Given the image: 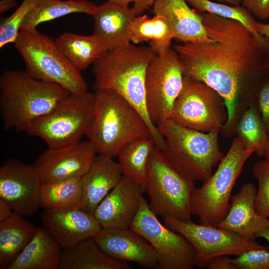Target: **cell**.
<instances>
[{"mask_svg": "<svg viewBox=\"0 0 269 269\" xmlns=\"http://www.w3.org/2000/svg\"><path fill=\"white\" fill-rule=\"evenodd\" d=\"M200 14L212 40L176 44L173 49L184 75L205 83L224 100L228 118L220 133L231 137L269 71V40L258 39L237 20L207 12Z\"/></svg>", "mask_w": 269, "mask_h": 269, "instance_id": "cell-1", "label": "cell"}, {"mask_svg": "<svg viewBox=\"0 0 269 269\" xmlns=\"http://www.w3.org/2000/svg\"><path fill=\"white\" fill-rule=\"evenodd\" d=\"M157 55L150 46L130 44L108 51L93 63L95 90L114 91L126 100L145 121L156 146L160 149L165 139L151 122L145 103V81L147 68Z\"/></svg>", "mask_w": 269, "mask_h": 269, "instance_id": "cell-2", "label": "cell"}, {"mask_svg": "<svg viewBox=\"0 0 269 269\" xmlns=\"http://www.w3.org/2000/svg\"><path fill=\"white\" fill-rule=\"evenodd\" d=\"M71 94L61 86L33 78L25 71L6 70L0 77V113L4 131L24 132Z\"/></svg>", "mask_w": 269, "mask_h": 269, "instance_id": "cell-3", "label": "cell"}, {"mask_svg": "<svg viewBox=\"0 0 269 269\" xmlns=\"http://www.w3.org/2000/svg\"><path fill=\"white\" fill-rule=\"evenodd\" d=\"M95 91L94 119L86 136L98 154L118 156L133 141L151 136L143 118L122 97L111 90Z\"/></svg>", "mask_w": 269, "mask_h": 269, "instance_id": "cell-4", "label": "cell"}, {"mask_svg": "<svg viewBox=\"0 0 269 269\" xmlns=\"http://www.w3.org/2000/svg\"><path fill=\"white\" fill-rule=\"evenodd\" d=\"M165 139L159 150L182 175L202 182L212 174L213 169L224 156L218 142L219 131L202 132L167 119L157 126Z\"/></svg>", "mask_w": 269, "mask_h": 269, "instance_id": "cell-5", "label": "cell"}, {"mask_svg": "<svg viewBox=\"0 0 269 269\" xmlns=\"http://www.w3.org/2000/svg\"><path fill=\"white\" fill-rule=\"evenodd\" d=\"M22 57L25 71L34 79L58 84L71 94L88 92L80 71L67 59L55 40L34 30H19L13 42Z\"/></svg>", "mask_w": 269, "mask_h": 269, "instance_id": "cell-6", "label": "cell"}, {"mask_svg": "<svg viewBox=\"0 0 269 269\" xmlns=\"http://www.w3.org/2000/svg\"><path fill=\"white\" fill-rule=\"evenodd\" d=\"M255 152L238 137L220 161L214 174L194 189L191 212L198 217L200 224L217 226L230 208L231 193L236 180L248 158Z\"/></svg>", "mask_w": 269, "mask_h": 269, "instance_id": "cell-7", "label": "cell"}, {"mask_svg": "<svg viewBox=\"0 0 269 269\" xmlns=\"http://www.w3.org/2000/svg\"><path fill=\"white\" fill-rule=\"evenodd\" d=\"M95 93L70 94L50 113L34 121L24 132L57 149L81 141L93 122Z\"/></svg>", "mask_w": 269, "mask_h": 269, "instance_id": "cell-8", "label": "cell"}, {"mask_svg": "<svg viewBox=\"0 0 269 269\" xmlns=\"http://www.w3.org/2000/svg\"><path fill=\"white\" fill-rule=\"evenodd\" d=\"M195 182L179 173L156 146L147 166L146 191L149 206L157 216L191 222V199Z\"/></svg>", "mask_w": 269, "mask_h": 269, "instance_id": "cell-9", "label": "cell"}, {"mask_svg": "<svg viewBox=\"0 0 269 269\" xmlns=\"http://www.w3.org/2000/svg\"><path fill=\"white\" fill-rule=\"evenodd\" d=\"M227 118L223 98L205 83L184 75L182 89L169 119L183 127L207 133L220 132Z\"/></svg>", "mask_w": 269, "mask_h": 269, "instance_id": "cell-10", "label": "cell"}, {"mask_svg": "<svg viewBox=\"0 0 269 269\" xmlns=\"http://www.w3.org/2000/svg\"><path fill=\"white\" fill-rule=\"evenodd\" d=\"M183 66L176 51L169 48L156 55L146 72L145 103L149 118L156 127L169 119L183 85Z\"/></svg>", "mask_w": 269, "mask_h": 269, "instance_id": "cell-11", "label": "cell"}, {"mask_svg": "<svg viewBox=\"0 0 269 269\" xmlns=\"http://www.w3.org/2000/svg\"><path fill=\"white\" fill-rule=\"evenodd\" d=\"M142 196L130 228L146 239L155 250L159 269H192L195 250L182 235L164 226Z\"/></svg>", "mask_w": 269, "mask_h": 269, "instance_id": "cell-12", "label": "cell"}, {"mask_svg": "<svg viewBox=\"0 0 269 269\" xmlns=\"http://www.w3.org/2000/svg\"><path fill=\"white\" fill-rule=\"evenodd\" d=\"M170 229L184 237L193 247L195 266L204 268L209 260L219 256H238L255 249H267L255 240L217 226L185 222L172 218L164 219Z\"/></svg>", "mask_w": 269, "mask_h": 269, "instance_id": "cell-13", "label": "cell"}, {"mask_svg": "<svg viewBox=\"0 0 269 269\" xmlns=\"http://www.w3.org/2000/svg\"><path fill=\"white\" fill-rule=\"evenodd\" d=\"M42 183L33 165L7 158L0 168V198L22 216H33L41 207Z\"/></svg>", "mask_w": 269, "mask_h": 269, "instance_id": "cell-14", "label": "cell"}, {"mask_svg": "<svg viewBox=\"0 0 269 269\" xmlns=\"http://www.w3.org/2000/svg\"><path fill=\"white\" fill-rule=\"evenodd\" d=\"M97 153L88 140L63 148H48L33 166L43 182L82 177L91 167Z\"/></svg>", "mask_w": 269, "mask_h": 269, "instance_id": "cell-15", "label": "cell"}, {"mask_svg": "<svg viewBox=\"0 0 269 269\" xmlns=\"http://www.w3.org/2000/svg\"><path fill=\"white\" fill-rule=\"evenodd\" d=\"M41 221L43 228L62 250L72 248L94 237L102 229L93 214L80 208L44 210Z\"/></svg>", "mask_w": 269, "mask_h": 269, "instance_id": "cell-16", "label": "cell"}, {"mask_svg": "<svg viewBox=\"0 0 269 269\" xmlns=\"http://www.w3.org/2000/svg\"><path fill=\"white\" fill-rule=\"evenodd\" d=\"M144 189L123 176L93 214L102 228H130L139 208Z\"/></svg>", "mask_w": 269, "mask_h": 269, "instance_id": "cell-17", "label": "cell"}, {"mask_svg": "<svg viewBox=\"0 0 269 269\" xmlns=\"http://www.w3.org/2000/svg\"><path fill=\"white\" fill-rule=\"evenodd\" d=\"M107 255L120 261L158 268L157 254L151 245L131 228H102L93 237Z\"/></svg>", "mask_w": 269, "mask_h": 269, "instance_id": "cell-18", "label": "cell"}, {"mask_svg": "<svg viewBox=\"0 0 269 269\" xmlns=\"http://www.w3.org/2000/svg\"><path fill=\"white\" fill-rule=\"evenodd\" d=\"M93 35L98 37L108 51H115L131 44L130 26L136 16L132 8L109 1L97 6L92 15Z\"/></svg>", "mask_w": 269, "mask_h": 269, "instance_id": "cell-19", "label": "cell"}, {"mask_svg": "<svg viewBox=\"0 0 269 269\" xmlns=\"http://www.w3.org/2000/svg\"><path fill=\"white\" fill-rule=\"evenodd\" d=\"M257 189L252 183L242 186L231 198L229 209L217 227L255 240L256 234L269 228V218L257 214L255 201Z\"/></svg>", "mask_w": 269, "mask_h": 269, "instance_id": "cell-20", "label": "cell"}, {"mask_svg": "<svg viewBox=\"0 0 269 269\" xmlns=\"http://www.w3.org/2000/svg\"><path fill=\"white\" fill-rule=\"evenodd\" d=\"M151 12L166 20L177 40L182 43L212 40L203 24L200 12L192 9L185 0H155Z\"/></svg>", "mask_w": 269, "mask_h": 269, "instance_id": "cell-21", "label": "cell"}, {"mask_svg": "<svg viewBox=\"0 0 269 269\" xmlns=\"http://www.w3.org/2000/svg\"><path fill=\"white\" fill-rule=\"evenodd\" d=\"M123 176L119 163L112 157L97 155L90 169L82 177L83 194L81 208L93 214Z\"/></svg>", "mask_w": 269, "mask_h": 269, "instance_id": "cell-22", "label": "cell"}, {"mask_svg": "<svg viewBox=\"0 0 269 269\" xmlns=\"http://www.w3.org/2000/svg\"><path fill=\"white\" fill-rule=\"evenodd\" d=\"M62 249L43 227H37L29 242L7 269H58Z\"/></svg>", "mask_w": 269, "mask_h": 269, "instance_id": "cell-23", "label": "cell"}, {"mask_svg": "<svg viewBox=\"0 0 269 269\" xmlns=\"http://www.w3.org/2000/svg\"><path fill=\"white\" fill-rule=\"evenodd\" d=\"M132 266L107 255L93 237L62 250L58 269H131Z\"/></svg>", "mask_w": 269, "mask_h": 269, "instance_id": "cell-24", "label": "cell"}, {"mask_svg": "<svg viewBox=\"0 0 269 269\" xmlns=\"http://www.w3.org/2000/svg\"><path fill=\"white\" fill-rule=\"evenodd\" d=\"M14 212L0 222V269H7L33 237L37 227Z\"/></svg>", "mask_w": 269, "mask_h": 269, "instance_id": "cell-25", "label": "cell"}, {"mask_svg": "<svg viewBox=\"0 0 269 269\" xmlns=\"http://www.w3.org/2000/svg\"><path fill=\"white\" fill-rule=\"evenodd\" d=\"M55 41L69 61L80 71L93 64L108 51L102 41L93 34L84 36L65 32Z\"/></svg>", "mask_w": 269, "mask_h": 269, "instance_id": "cell-26", "label": "cell"}, {"mask_svg": "<svg viewBox=\"0 0 269 269\" xmlns=\"http://www.w3.org/2000/svg\"><path fill=\"white\" fill-rule=\"evenodd\" d=\"M130 30L131 41L135 44L148 42L157 55L170 48L174 38L172 28L159 15H154L152 18L145 14L136 16L131 23Z\"/></svg>", "mask_w": 269, "mask_h": 269, "instance_id": "cell-27", "label": "cell"}, {"mask_svg": "<svg viewBox=\"0 0 269 269\" xmlns=\"http://www.w3.org/2000/svg\"><path fill=\"white\" fill-rule=\"evenodd\" d=\"M97 7L94 2L87 0H42L29 11L19 30H34L41 23L72 13L92 15Z\"/></svg>", "mask_w": 269, "mask_h": 269, "instance_id": "cell-28", "label": "cell"}, {"mask_svg": "<svg viewBox=\"0 0 269 269\" xmlns=\"http://www.w3.org/2000/svg\"><path fill=\"white\" fill-rule=\"evenodd\" d=\"M155 147L150 136H144L130 143L118 156L123 175L138 184L144 190L148 161Z\"/></svg>", "mask_w": 269, "mask_h": 269, "instance_id": "cell-29", "label": "cell"}, {"mask_svg": "<svg viewBox=\"0 0 269 269\" xmlns=\"http://www.w3.org/2000/svg\"><path fill=\"white\" fill-rule=\"evenodd\" d=\"M82 194V177L43 182L41 207L44 210L81 208Z\"/></svg>", "mask_w": 269, "mask_h": 269, "instance_id": "cell-30", "label": "cell"}, {"mask_svg": "<svg viewBox=\"0 0 269 269\" xmlns=\"http://www.w3.org/2000/svg\"><path fill=\"white\" fill-rule=\"evenodd\" d=\"M236 134L258 156L264 157L268 143V133L255 101L245 111L236 128Z\"/></svg>", "mask_w": 269, "mask_h": 269, "instance_id": "cell-31", "label": "cell"}, {"mask_svg": "<svg viewBox=\"0 0 269 269\" xmlns=\"http://www.w3.org/2000/svg\"><path fill=\"white\" fill-rule=\"evenodd\" d=\"M200 12L214 14L222 17L237 20L243 24L259 40L264 41L267 37L262 36L257 31L253 15L242 5L234 6L209 0H185Z\"/></svg>", "mask_w": 269, "mask_h": 269, "instance_id": "cell-32", "label": "cell"}, {"mask_svg": "<svg viewBox=\"0 0 269 269\" xmlns=\"http://www.w3.org/2000/svg\"><path fill=\"white\" fill-rule=\"evenodd\" d=\"M42 0H23L17 9L10 16L0 19V47L13 43L26 16L36 4Z\"/></svg>", "mask_w": 269, "mask_h": 269, "instance_id": "cell-33", "label": "cell"}, {"mask_svg": "<svg viewBox=\"0 0 269 269\" xmlns=\"http://www.w3.org/2000/svg\"><path fill=\"white\" fill-rule=\"evenodd\" d=\"M253 173L258 183L255 210L259 215L269 218V162L265 159L257 161L253 166Z\"/></svg>", "mask_w": 269, "mask_h": 269, "instance_id": "cell-34", "label": "cell"}, {"mask_svg": "<svg viewBox=\"0 0 269 269\" xmlns=\"http://www.w3.org/2000/svg\"><path fill=\"white\" fill-rule=\"evenodd\" d=\"M238 269H269V250L255 249L232 259Z\"/></svg>", "mask_w": 269, "mask_h": 269, "instance_id": "cell-35", "label": "cell"}, {"mask_svg": "<svg viewBox=\"0 0 269 269\" xmlns=\"http://www.w3.org/2000/svg\"><path fill=\"white\" fill-rule=\"evenodd\" d=\"M254 101L261 115L267 132L269 133V71L256 92Z\"/></svg>", "mask_w": 269, "mask_h": 269, "instance_id": "cell-36", "label": "cell"}, {"mask_svg": "<svg viewBox=\"0 0 269 269\" xmlns=\"http://www.w3.org/2000/svg\"><path fill=\"white\" fill-rule=\"evenodd\" d=\"M241 5L261 19L269 18V0H242Z\"/></svg>", "mask_w": 269, "mask_h": 269, "instance_id": "cell-37", "label": "cell"}, {"mask_svg": "<svg viewBox=\"0 0 269 269\" xmlns=\"http://www.w3.org/2000/svg\"><path fill=\"white\" fill-rule=\"evenodd\" d=\"M204 268L209 269H238L232 259L223 256H217L209 260L205 263Z\"/></svg>", "mask_w": 269, "mask_h": 269, "instance_id": "cell-38", "label": "cell"}, {"mask_svg": "<svg viewBox=\"0 0 269 269\" xmlns=\"http://www.w3.org/2000/svg\"><path fill=\"white\" fill-rule=\"evenodd\" d=\"M155 0H133L132 9L136 16L140 15L152 6Z\"/></svg>", "mask_w": 269, "mask_h": 269, "instance_id": "cell-39", "label": "cell"}, {"mask_svg": "<svg viewBox=\"0 0 269 269\" xmlns=\"http://www.w3.org/2000/svg\"><path fill=\"white\" fill-rule=\"evenodd\" d=\"M14 212L10 205L0 198V222L9 217Z\"/></svg>", "mask_w": 269, "mask_h": 269, "instance_id": "cell-40", "label": "cell"}, {"mask_svg": "<svg viewBox=\"0 0 269 269\" xmlns=\"http://www.w3.org/2000/svg\"><path fill=\"white\" fill-rule=\"evenodd\" d=\"M255 27L257 31L260 35L265 36L269 40V24L256 21Z\"/></svg>", "mask_w": 269, "mask_h": 269, "instance_id": "cell-41", "label": "cell"}, {"mask_svg": "<svg viewBox=\"0 0 269 269\" xmlns=\"http://www.w3.org/2000/svg\"><path fill=\"white\" fill-rule=\"evenodd\" d=\"M17 0H1L0 1V13L3 14L14 6Z\"/></svg>", "mask_w": 269, "mask_h": 269, "instance_id": "cell-42", "label": "cell"}, {"mask_svg": "<svg viewBox=\"0 0 269 269\" xmlns=\"http://www.w3.org/2000/svg\"><path fill=\"white\" fill-rule=\"evenodd\" d=\"M256 237H261L265 239L269 244V228L259 231L256 234Z\"/></svg>", "mask_w": 269, "mask_h": 269, "instance_id": "cell-43", "label": "cell"}, {"mask_svg": "<svg viewBox=\"0 0 269 269\" xmlns=\"http://www.w3.org/2000/svg\"><path fill=\"white\" fill-rule=\"evenodd\" d=\"M219 2H225L230 5L238 6L241 5L242 0H216Z\"/></svg>", "mask_w": 269, "mask_h": 269, "instance_id": "cell-44", "label": "cell"}, {"mask_svg": "<svg viewBox=\"0 0 269 269\" xmlns=\"http://www.w3.org/2000/svg\"><path fill=\"white\" fill-rule=\"evenodd\" d=\"M108 1L124 6H129V3L133 2V0H108Z\"/></svg>", "mask_w": 269, "mask_h": 269, "instance_id": "cell-45", "label": "cell"}, {"mask_svg": "<svg viewBox=\"0 0 269 269\" xmlns=\"http://www.w3.org/2000/svg\"><path fill=\"white\" fill-rule=\"evenodd\" d=\"M268 135V143L264 157L265 158V160L269 162V133Z\"/></svg>", "mask_w": 269, "mask_h": 269, "instance_id": "cell-46", "label": "cell"}, {"mask_svg": "<svg viewBox=\"0 0 269 269\" xmlns=\"http://www.w3.org/2000/svg\"><path fill=\"white\" fill-rule=\"evenodd\" d=\"M268 69L269 70V61L268 63Z\"/></svg>", "mask_w": 269, "mask_h": 269, "instance_id": "cell-47", "label": "cell"}]
</instances>
